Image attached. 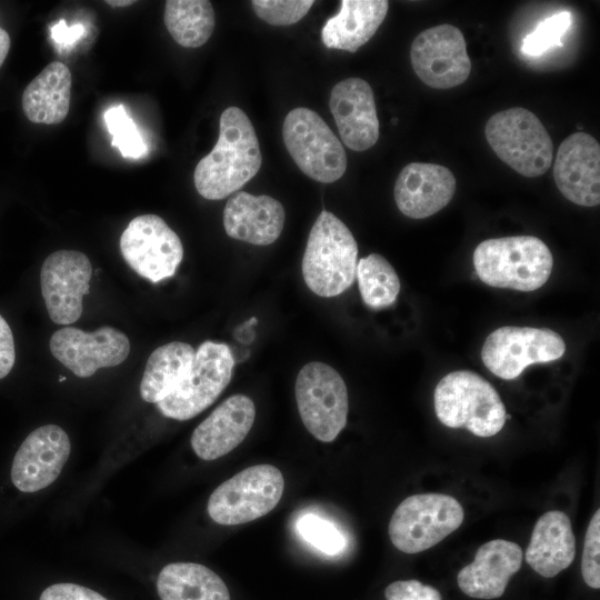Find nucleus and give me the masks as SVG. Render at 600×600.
Masks as SVG:
<instances>
[{"instance_id":"nucleus-1","label":"nucleus","mask_w":600,"mask_h":600,"mask_svg":"<svg viewBox=\"0 0 600 600\" xmlns=\"http://www.w3.org/2000/svg\"><path fill=\"white\" fill-rule=\"evenodd\" d=\"M262 154L254 128L238 107L220 116L216 146L197 164L193 182L201 197L221 200L238 191L260 170Z\"/></svg>"},{"instance_id":"nucleus-2","label":"nucleus","mask_w":600,"mask_h":600,"mask_svg":"<svg viewBox=\"0 0 600 600\" xmlns=\"http://www.w3.org/2000/svg\"><path fill=\"white\" fill-rule=\"evenodd\" d=\"M472 260L483 283L518 291L541 288L553 268L550 249L533 236L487 239L477 246Z\"/></svg>"},{"instance_id":"nucleus-3","label":"nucleus","mask_w":600,"mask_h":600,"mask_svg":"<svg viewBox=\"0 0 600 600\" xmlns=\"http://www.w3.org/2000/svg\"><path fill=\"white\" fill-rule=\"evenodd\" d=\"M358 244L349 228L322 210L316 219L302 258L307 287L324 298L339 296L356 279Z\"/></svg>"},{"instance_id":"nucleus-4","label":"nucleus","mask_w":600,"mask_h":600,"mask_svg":"<svg viewBox=\"0 0 600 600\" xmlns=\"http://www.w3.org/2000/svg\"><path fill=\"white\" fill-rule=\"evenodd\" d=\"M436 416L449 428H464L488 438L506 423V407L497 390L486 379L468 370L444 376L433 393Z\"/></svg>"},{"instance_id":"nucleus-5","label":"nucleus","mask_w":600,"mask_h":600,"mask_svg":"<svg viewBox=\"0 0 600 600\" xmlns=\"http://www.w3.org/2000/svg\"><path fill=\"white\" fill-rule=\"evenodd\" d=\"M484 134L498 158L524 177H539L551 166L552 140L539 118L524 108L494 113Z\"/></svg>"},{"instance_id":"nucleus-6","label":"nucleus","mask_w":600,"mask_h":600,"mask_svg":"<svg viewBox=\"0 0 600 600\" xmlns=\"http://www.w3.org/2000/svg\"><path fill=\"white\" fill-rule=\"evenodd\" d=\"M459 501L443 493H420L406 498L394 510L388 527L392 544L404 553L428 550L463 521Z\"/></svg>"},{"instance_id":"nucleus-7","label":"nucleus","mask_w":600,"mask_h":600,"mask_svg":"<svg viewBox=\"0 0 600 600\" xmlns=\"http://www.w3.org/2000/svg\"><path fill=\"white\" fill-rule=\"evenodd\" d=\"M282 139L294 163L312 180L331 183L344 174V148L316 111L308 108L289 111L282 124Z\"/></svg>"},{"instance_id":"nucleus-8","label":"nucleus","mask_w":600,"mask_h":600,"mask_svg":"<svg viewBox=\"0 0 600 600\" xmlns=\"http://www.w3.org/2000/svg\"><path fill=\"white\" fill-rule=\"evenodd\" d=\"M281 471L272 464H256L222 482L208 500V514L222 526L259 519L276 508L283 493Z\"/></svg>"},{"instance_id":"nucleus-9","label":"nucleus","mask_w":600,"mask_h":600,"mask_svg":"<svg viewBox=\"0 0 600 600\" xmlns=\"http://www.w3.org/2000/svg\"><path fill=\"white\" fill-rule=\"evenodd\" d=\"M296 401L306 429L319 441H333L346 427L348 390L339 372L327 363L304 364L296 380Z\"/></svg>"},{"instance_id":"nucleus-10","label":"nucleus","mask_w":600,"mask_h":600,"mask_svg":"<svg viewBox=\"0 0 600 600\" xmlns=\"http://www.w3.org/2000/svg\"><path fill=\"white\" fill-rule=\"evenodd\" d=\"M233 367L234 358L226 343L202 342L188 374L170 396L157 403L159 411L179 421L196 417L227 388Z\"/></svg>"},{"instance_id":"nucleus-11","label":"nucleus","mask_w":600,"mask_h":600,"mask_svg":"<svg viewBox=\"0 0 600 600\" xmlns=\"http://www.w3.org/2000/svg\"><path fill=\"white\" fill-rule=\"evenodd\" d=\"M564 352V340L551 329L504 326L486 338L481 359L494 376L513 380L528 366L558 360Z\"/></svg>"},{"instance_id":"nucleus-12","label":"nucleus","mask_w":600,"mask_h":600,"mask_svg":"<svg viewBox=\"0 0 600 600\" xmlns=\"http://www.w3.org/2000/svg\"><path fill=\"white\" fill-rule=\"evenodd\" d=\"M120 251L128 266L152 283L172 277L183 258L180 238L156 214L129 222L120 237Z\"/></svg>"},{"instance_id":"nucleus-13","label":"nucleus","mask_w":600,"mask_h":600,"mask_svg":"<svg viewBox=\"0 0 600 600\" xmlns=\"http://www.w3.org/2000/svg\"><path fill=\"white\" fill-rule=\"evenodd\" d=\"M410 61L418 78L434 89L457 87L471 71L464 37L449 23L421 31L411 43Z\"/></svg>"},{"instance_id":"nucleus-14","label":"nucleus","mask_w":600,"mask_h":600,"mask_svg":"<svg viewBox=\"0 0 600 600\" xmlns=\"http://www.w3.org/2000/svg\"><path fill=\"white\" fill-rule=\"evenodd\" d=\"M92 266L76 250L49 254L40 271L41 293L50 319L61 326L74 323L82 314V300L89 293Z\"/></svg>"},{"instance_id":"nucleus-15","label":"nucleus","mask_w":600,"mask_h":600,"mask_svg":"<svg viewBox=\"0 0 600 600\" xmlns=\"http://www.w3.org/2000/svg\"><path fill=\"white\" fill-rule=\"evenodd\" d=\"M52 356L79 378L91 377L100 368L116 367L129 356L128 337L113 327L87 332L63 327L50 338Z\"/></svg>"},{"instance_id":"nucleus-16","label":"nucleus","mask_w":600,"mask_h":600,"mask_svg":"<svg viewBox=\"0 0 600 600\" xmlns=\"http://www.w3.org/2000/svg\"><path fill=\"white\" fill-rule=\"evenodd\" d=\"M71 450L67 432L46 424L28 434L11 467L12 483L22 492H36L50 486L67 463Z\"/></svg>"},{"instance_id":"nucleus-17","label":"nucleus","mask_w":600,"mask_h":600,"mask_svg":"<svg viewBox=\"0 0 600 600\" xmlns=\"http://www.w3.org/2000/svg\"><path fill=\"white\" fill-rule=\"evenodd\" d=\"M557 188L582 207L600 203V144L586 132H574L560 144L553 164Z\"/></svg>"},{"instance_id":"nucleus-18","label":"nucleus","mask_w":600,"mask_h":600,"mask_svg":"<svg viewBox=\"0 0 600 600\" xmlns=\"http://www.w3.org/2000/svg\"><path fill=\"white\" fill-rule=\"evenodd\" d=\"M329 108L346 147L361 152L376 144L380 126L373 91L366 80L352 77L334 84Z\"/></svg>"},{"instance_id":"nucleus-19","label":"nucleus","mask_w":600,"mask_h":600,"mask_svg":"<svg viewBox=\"0 0 600 600\" xmlns=\"http://www.w3.org/2000/svg\"><path fill=\"white\" fill-rule=\"evenodd\" d=\"M456 178L450 169L436 163L411 162L394 183L398 209L411 219H424L443 209L453 198Z\"/></svg>"},{"instance_id":"nucleus-20","label":"nucleus","mask_w":600,"mask_h":600,"mask_svg":"<svg viewBox=\"0 0 600 600\" xmlns=\"http://www.w3.org/2000/svg\"><path fill=\"white\" fill-rule=\"evenodd\" d=\"M254 419L256 407L248 396L229 397L192 432L191 447L194 453L206 461L223 457L246 439Z\"/></svg>"},{"instance_id":"nucleus-21","label":"nucleus","mask_w":600,"mask_h":600,"mask_svg":"<svg viewBox=\"0 0 600 600\" xmlns=\"http://www.w3.org/2000/svg\"><path fill=\"white\" fill-rule=\"evenodd\" d=\"M522 560V549L516 542L503 539L488 541L477 550L474 560L459 571L458 586L471 598H500L510 578L520 570Z\"/></svg>"},{"instance_id":"nucleus-22","label":"nucleus","mask_w":600,"mask_h":600,"mask_svg":"<svg viewBox=\"0 0 600 600\" xmlns=\"http://www.w3.org/2000/svg\"><path fill=\"white\" fill-rule=\"evenodd\" d=\"M284 218L283 206L277 199L240 191L226 203L223 227L232 239L268 246L280 237Z\"/></svg>"},{"instance_id":"nucleus-23","label":"nucleus","mask_w":600,"mask_h":600,"mask_svg":"<svg viewBox=\"0 0 600 600\" xmlns=\"http://www.w3.org/2000/svg\"><path fill=\"white\" fill-rule=\"evenodd\" d=\"M576 557L571 521L562 511L543 513L536 522L526 550L527 563L540 576L552 578L567 569Z\"/></svg>"},{"instance_id":"nucleus-24","label":"nucleus","mask_w":600,"mask_h":600,"mask_svg":"<svg viewBox=\"0 0 600 600\" xmlns=\"http://www.w3.org/2000/svg\"><path fill=\"white\" fill-rule=\"evenodd\" d=\"M340 11L321 30L323 44L330 49L356 52L377 32L384 20L386 0H342Z\"/></svg>"},{"instance_id":"nucleus-25","label":"nucleus","mask_w":600,"mask_h":600,"mask_svg":"<svg viewBox=\"0 0 600 600\" xmlns=\"http://www.w3.org/2000/svg\"><path fill=\"white\" fill-rule=\"evenodd\" d=\"M71 83V72L64 63H49L22 93V109L28 120L44 124L62 122L69 112Z\"/></svg>"},{"instance_id":"nucleus-26","label":"nucleus","mask_w":600,"mask_h":600,"mask_svg":"<svg viewBox=\"0 0 600 600\" xmlns=\"http://www.w3.org/2000/svg\"><path fill=\"white\" fill-rule=\"evenodd\" d=\"M196 351L186 342L172 341L148 358L140 382L141 398L158 403L170 396L190 371Z\"/></svg>"},{"instance_id":"nucleus-27","label":"nucleus","mask_w":600,"mask_h":600,"mask_svg":"<svg viewBox=\"0 0 600 600\" xmlns=\"http://www.w3.org/2000/svg\"><path fill=\"white\" fill-rule=\"evenodd\" d=\"M161 600H230L223 580L211 569L194 562L164 566L157 579Z\"/></svg>"},{"instance_id":"nucleus-28","label":"nucleus","mask_w":600,"mask_h":600,"mask_svg":"<svg viewBox=\"0 0 600 600\" xmlns=\"http://www.w3.org/2000/svg\"><path fill=\"white\" fill-rule=\"evenodd\" d=\"M163 20L172 39L184 48L203 46L216 26L213 7L207 0H168Z\"/></svg>"},{"instance_id":"nucleus-29","label":"nucleus","mask_w":600,"mask_h":600,"mask_svg":"<svg viewBox=\"0 0 600 600\" xmlns=\"http://www.w3.org/2000/svg\"><path fill=\"white\" fill-rule=\"evenodd\" d=\"M356 277L362 301L370 309L390 307L400 291L399 277L381 254L371 253L357 263Z\"/></svg>"},{"instance_id":"nucleus-30","label":"nucleus","mask_w":600,"mask_h":600,"mask_svg":"<svg viewBox=\"0 0 600 600\" xmlns=\"http://www.w3.org/2000/svg\"><path fill=\"white\" fill-rule=\"evenodd\" d=\"M104 123L112 136L111 144L119 149L124 158L138 159L148 152V148L133 120L122 104L109 108L103 114Z\"/></svg>"},{"instance_id":"nucleus-31","label":"nucleus","mask_w":600,"mask_h":600,"mask_svg":"<svg viewBox=\"0 0 600 600\" xmlns=\"http://www.w3.org/2000/svg\"><path fill=\"white\" fill-rule=\"evenodd\" d=\"M571 22L572 17L568 11L548 17L524 37L521 46L522 52L529 57H538L553 47L561 46V39L570 28Z\"/></svg>"},{"instance_id":"nucleus-32","label":"nucleus","mask_w":600,"mask_h":600,"mask_svg":"<svg viewBox=\"0 0 600 600\" xmlns=\"http://www.w3.org/2000/svg\"><path fill=\"white\" fill-rule=\"evenodd\" d=\"M300 536L321 552L334 556L346 548V538L330 521L314 514L302 516L297 523Z\"/></svg>"},{"instance_id":"nucleus-33","label":"nucleus","mask_w":600,"mask_h":600,"mask_svg":"<svg viewBox=\"0 0 600 600\" xmlns=\"http://www.w3.org/2000/svg\"><path fill=\"white\" fill-rule=\"evenodd\" d=\"M314 1L309 0H253L256 14L271 26H290L300 21Z\"/></svg>"},{"instance_id":"nucleus-34","label":"nucleus","mask_w":600,"mask_h":600,"mask_svg":"<svg viewBox=\"0 0 600 600\" xmlns=\"http://www.w3.org/2000/svg\"><path fill=\"white\" fill-rule=\"evenodd\" d=\"M600 510L592 516L584 537L581 573L587 586L600 588Z\"/></svg>"},{"instance_id":"nucleus-35","label":"nucleus","mask_w":600,"mask_h":600,"mask_svg":"<svg viewBox=\"0 0 600 600\" xmlns=\"http://www.w3.org/2000/svg\"><path fill=\"white\" fill-rule=\"evenodd\" d=\"M386 600H442L441 593L433 587L416 579L398 580L384 590Z\"/></svg>"},{"instance_id":"nucleus-36","label":"nucleus","mask_w":600,"mask_h":600,"mask_svg":"<svg viewBox=\"0 0 600 600\" xmlns=\"http://www.w3.org/2000/svg\"><path fill=\"white\" fill-rule=\"evenodd\" d=\"M39 600H108L102 594L76 583H56L46 588Z\"/></svg>"},{"instance_id":"nucleus-37","label":"nucleus","mask_w":600,"mask_h":600,"mask_svg":"<svg viewBox=\"0 0 600 600\" xmlns=\"http://www.w3.org/2000/svg\"><path fill=\"white\" fill-rule=\"evenodd\" d=\"M16 360L14 340L12 331L0 314V379L7 377L12 370Z\"/></svg>"},{"instance_id":"nucleus-38","label":"nucleus","mask_w":600,"mask_h":600,"mask_svg":"<svg viewBox=\"0 0 600 600\" xmlns=\"http://www.w3.org/2000/svg\"><path fill=\"white\" fill-rule=\"evenodd\" d=\"M53 41L62 47L72 44L84 33L82 24L68 27L63 20L59 21L50 29Z\"/></svg>"},{"instance_id":"nucleus-39","label":"nucleus","mask_w":600,"mask_h":600,"mask_svg":"<svg viewBox=\"0 0 600 600\" xmlns=\"http://www.w3.org/2000/svg\"><path fill=\"white\" fill-rule=\"evenodd\" d=\"M10 43L11 41L8 32L0 27V67L2 66L6 57L8 56Z\"/></svg>"},{"instance_id":"nucleus-40","label":"nucleus","mask_w":600,"mask_h":600,"mask_svg":"<svg viewBox=\"0 0 600 600\" xmlns=\"http://www.w3.org/2000/svg\"><path fill=\"white\" fill-rule=\"evenodd\" d=\"M106 3L110 4L111 7H127V6H130L132 3H134V1H130V0H109V1H106Z\"/></svg>"}]
</instances>
